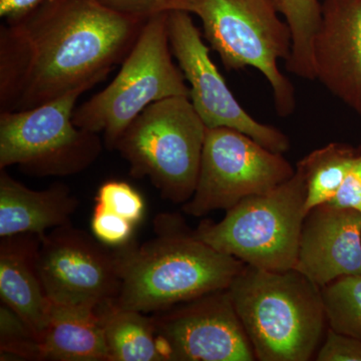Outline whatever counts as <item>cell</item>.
Segmentation results:
<instances>
[{
  "instance_id": "6da1fadb",
  "label": "cell",
  "mask_w": 361,
  "mask_h": 361,
  "mask_svg": "<svg viewBox=\"0 0 361 361\" xmlns=\"http://www.w3.org/2000/svg\"><path fill=\"white\" fill-rule=\"evenodd\" d=\"M148 20L101 0H44L0 27V111L92 89L122 63Z\"/></svg>"
},
{
  "instance_id": "7a4b0ae2",
  "label": "cell",
  "mask_w": 361,
  "mask_h": 361,
  "mask_svg": "<svg viewBox=\"0 0 361 361\" xmlns=\"http://www.w3.org/2000/svg\"><path fill=\"white\" fill-rule=\"evenodd\" d=\"M154 231L145 243L132 240L116 248L122 278L114 301L118 307L161 312L227 289L245 266L199 239L178 214L157 216Z\"/></svg>"
},
{
  "instance_id": "3957f363",
  "label": "cell",
  "mask_w": 361,
  "mask_h": 361,
  "mask_svg": "<svg viewBox=\"0 0 361 361\" xmlns=\"http://www.w3.org/2000/svg\"><path fill=\"white\" fill-rule=\"evenodd\" d=\"M256 360L307 361L326 331L322 288L296 269L244 266L228 287Z\"/></svg>"
},
{
  "instance_id": "277c9868",
  "label": "cell",
  "mask_w": 361,
  "mask_h": 361,
  "mask_svg": "<svg viewBox=\"0 0 361 361\" xmlns=\"http://www.w3.org/2000/svg\"><path fill=\"white\" fill-rule=\"evenodd\" d=\"M207 127L189 97L151 104L116 142L135 179L148 178L165 200L184 205L193 196Z\"/></svg>"
},
{
  "instance_id": "5b68a950",
  "label": "cell",
  "mask_w": 361,
  "mask_h": 361,
  "mask_svg": "<svg viewBox=\"0 0 361 361\" xmlns=\"http://www.w3.org/2000/svg\"><path fill=\"white\" fill-rule=\"evenodd\" d=\"M168 14L145 23L111 84L75 108V126L103 134L108 149H115L121 135L151 104L169 97H189L186 78L173 61Z\"/></svg>"
},
{
  "instance_id": "8992f818",
  "label": "cell",
  "mask_w": 361,
  "mask_h": 361,
  "mask_svg": "<svg viewBox=\"0 0 361 361\" xmlns=\"http://www.w3.org/2000/svg\"><path fill=\"white\" fill-rule=\"evenodd\" d=\"M305 180L301 171L281 185L240 201L219 222L205 220L195 235L244 264L269 271L295 267L305 218Z\"/></svg>"
},
{
  "instance_id": "52a82bcc",
  "label": "cell",
  "mask_w": 361,
  "mask_h": 361,
  "mask_svg": "<svg viewBox=\"0 0 361 361\" xmlns=\"http://www.w3.org/2000/svg\"><path fill=\"white\" fill-rule=\"evenodd\" d=\"M191 13L226 70L256 68L272 90L278 116L294 113L295 89L278 66L290 56L291 32L273 0H193Z\"/></svg>"
},
{
  "instance_id": "ba28073f",
  "label": "cell",
  "mask_w": 361,
  "mask_h": 361,
  "mask_svg": "<svg viewBox=\"0 0 361 361\" xmlns=\"http://www.w3.org/2000/svg\"><path fill=\"white\" fill-rule=\"evenodd\" d=\"M78 87L23 111H0V170L18 166L35 177H66L84 172L101 156L99 134L73 123Z\"/></svg>"
},
{
  "instance_id": "9c48e42d",
  "label": "cell",
  "mask_w": 361,
  "mask_h": 361,
  "mask_svg": "<svg viewBox=\"0 0 361 361\" xmlns=\"http://www.w3.org/2000/svg\"><path fill=\"white\" fill-rule=\"evenodd\" d=\"M295 174L283 154L266 149L239 130L207 128L200 171L183 212L203 217L229 210L248 197L266 193Z\"/></svg>"
},
{
  "instance_id": "30bf717a",
  "label": "cell",
  "mask_w": 361,
  "mask_h": 361,
  "mask_svg": "<svg viewBox=\"0 0 361 361\" xmlns=\"http://www.w3.org/2000/svg\"><path fill=\"white\" fill-rule=\"evenodd\" d=\"M37 265L47 296L54 304L97 310L120 293L116 248L104 245L73 224L40 237Z\"/></svg>"
},
{
  "instance_id": "8fae6325",
  "label": "cell",
  "mask_w": 361,
  "mask_h": 361,
  "mask_svg": "<svg viewBox=\"0 0 361 361\" xmlns=\"http://www.w3.org/2000/svg\"><path fill=\"white\" fill-rule=\"evenodd\" d=\"M186 11L168 14L171 51L189 82L195 110L208 129L239 130L266 149L284 154L290 148L288 137L273 126L252 118L238 103L210 56L203 35Z\"/></svg>"
},
{
  "instance_id": "7c38bea8",
  "label": "cell",
  "mask_w": 361,
  "mask_h": 361,
  "mask_svg": "<svg viewBox=\"0 0 361 361\" xmlns=\"http://www.w3.org/2000/svg\"><path fill=\"white\" fill-rule=\"evenodd\" d=\"M152 317L165 361L256 360L228 288Z\"/></svg>"
},
{
  "instance_id": "4fadbf2b",
  "label": "cell",
  "mask_w": 361,
  "mask_h": 361,
  "mask_svg": "<svg viewBox=\"0 0 361 361\" xmlns=\"http://www.w3.org/2000/svg\"><path fill=\"white\" fill-rule=\"evenodd\" d=\"M315 80L361 118V0H323Z\"/></svg>"
},
{
  "instance_id": "5bb4252c",
  "label": "cell",
  "mask_w": 361,
  "mask_h": 361,
  "mask_svg": "<svg viewBox=\"0 0 361 361\" xmlns=\"http://www.w3.org/2000/svg\"><path fill=\"white\" fill-rule=\"evenodd\" d=\"M294 269L320 288L361 273V214L330 203L304 218Z\"/></svg>"
},
{
  "instance_id": "9a60e30c",
  "label": "cell",
  "mask_w": 361,
  "mask_h": 361,
  "mask_svg": "<svg viewBox=\"0 0 361 361\" xmlns=\"http://www.w3.org/2000/svg\"><path fill=\"white\" fill-rule=\"evenodd\" d=\"M80 201L68 185L54 183L42 191L25 186L0 170V238L18 234L42 237L71 224Z\"/></svg>"
},
{
  "instance_id": "2e32d148",
  "label": "cell",
  "mask_w": 361,
  "mask_h": 361,
  "mask_svg": "<svg viewBox=\"0 0 361 361\" xmlns=\"http://www.w3.org/2000/svg\"><path fill=\"white\" fill-rule=\"evenodd\" d=\"M40 237L18 234L0 241V298L42 336L51 302L40 279L37 257Z\"/></svg>"
},
{
  "instance_id": "e0dca14e",
  "label": "cell",
  "mask_w": 361,
  "mask_h": 361,
  "mask_svg": "<svg viewBox=\"0 0 361 361\" xmlns=\"http://www.w3.org/2000/svg\"><path fill=\"white\" fill-rule=\"evenodd\" d=\"M42 348L44 360L110 361L99 313L82 306L51 303Z\"/></svg>"
},
{
  "instance_id": "ac0fdd59",
  "label": "cell",
  "mask_w": 361,
  "mask_h": 361,
  "mask_svg": "<svg viewBox=\"0 0 361 361\" xmlns=\"http://www.w3.org/2000/svg\"><path fill=\"white\" fill-rule=\"evenodd\" d=\"M96 310L103 322L110 361H165L152 316L114 302Z\"/></svg>"
},
{
  "instance_id": "d6986e66",
  "label": "cell",
  "mask_w": 361,
  "mask_h": 361,
  "mask_svg": "<svg viewBox=\"0 0 361 361\" xmlns=\"http://www.w3.org/2000/svg\"><path fill=\"white\" fill-rule=\"evenodd\" d=\"M356 154L357 151L348 145L330 142L297 163L305 180V214L334 198Z\"/></svg>"
},
{
  "instance_id": "ffe728a7",
  "label": "cell",
  "mask_w": 361,
  "mask_h": 361,
  "mask_svg": "<svg viewBox=\"0 0 361 361\" xmlns=\"http://www.w3.org/2000/svg\"><path fill=\"white\" fill-rule=\"evenodd\" d=\"M278 13L291 32L290 56L285 61L289 73L307 80H315L313 47L320 20L319 0H273Z\"/></svg>"
},
{
  "instance_id": "44dd1931",
  "label": "cell",
  "mask_w": 361,
  "mask_h": 361,
  "mask_svg": "<svg viewBox=\"0 0 361 361\" xmlns=\"http://www.w3.org/2000/svg\"><path fill=\"white\" fill-rule=\"evenodd\" d=\"M322 295L327 327L361 341V273L330 282Z\"/></svg>"
},
{
  "instance_id": "7402d4cb",
  "label": "cell",
  "mask_w": 361,
  "mask_h": 361,
  "mask_svg": "<svg viewBox=\"0 0 361 361\" xmlns=\"http://www.w3.org/2000/svg\"><path fill=\"white\" fill-rule=\"evenodd\" d=\"M0 360H44L42 341L35 330L6 304L0 305Z\"/></svg>"
},
{
  "instance_id": "603a6c76",
  "label": "cell",
  "mask_w": 361,
  "mask_h": 361,
  "mask_svg": "<svg viewBox=\"0 0 361 361\" xmlns=\"http://www.w3.org/2000/svg\"><path fill=\"white\" fill-rule=\"evenodd\" d=\"M96 203L101 204L114 213L137 225L145 214V201L142 195L129 183L110 180L97 190Z\"/></svg>"
},
{
  "instance_id": "cb8c5ba5",
  "label": "cell",
  "mask_w": 361,
  "mask_h": 361,
  "mask_svg": "<svg viewBox=\"0 0 361 361\" xmlns=\"http://www.w3.org/2000/svg\"><path fill=\"white\" fill-rule=\"evenodd\" d=\"M134 223L96 203L90 228L92 235L104 245L118 248L132 241Z\"/></svg>"
},
{
  "instance_id": "d4e9b609",
  "label": "cell",
  "mask_w": 361,
  "mask_h": 361,
  "mask_svg": "<svg viewBox=\"0 0 361 361\" xmlns=\"http://www.w3.org/2000/svg\"><path fill=\"white\" fill-rule=\"evenodd\" d=\"M113 11L118 13L149 20L154 16L173 13L186 11L191 13L193 0H101Z\"/></svg>"
},
{
  "instance_id": "484cf974",
  "label": "cell",
  "mask_w": 361,
  "mask_h": 361,
  "mask_svg": "<svg viewBox=\"0 0 361 361\" xmlns=\"http://www.w3.org/2000/svg\"><path fill=\"white\" fill-rule=\"evenodd\" d=\"M317 361H361V341L327 327L324 341L316 353Z\"/></svg>"
},
{
  "instance_id": "4316f807",
  "label": "cell",
  "mask_w": 361,
  "mask_h": 361,
  "mask_svg": "<svg viewBox=\"0 0 361 361\" xmlns=\"http://www.w3.org/2000/svg\"><path fill=\"white\" fill-rule=\"evenodd\" d=\"M329 203L361 214V148L336 196Z\"/></svg>"
},
{
  "instance_id": "83f0119b",
  "label": "cell",
  "mask_w": 361,
  "mask_h": 361,
  "mask_svg": "<svg viewBox=\"0 0 361 361\" xmlns=\"http://www.w3.org/2000/svg\"><path fill=\"white\" fill-rule=\"evenodd\" d=\"M44 0H0V16L6 23L20 20Z\"/></svg>"
}]
</instances>
